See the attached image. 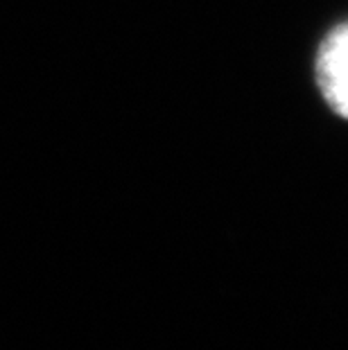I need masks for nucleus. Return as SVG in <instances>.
<instances>
[{"label": "nucleus", "instance_id": "nucleus-1", "mask_svg": "<svg viewBox=\"0 0 348 350\" xmlns=\"http://www.w3.org/2000/svg\"><path fill=\"white\" fill-rule=\"evenodd\" d=\"M314 77L325 104L348 120V23L337 25L321 41L314 59Z\"/></svg>", "mask_w": 348, "mask_h": 350}]
</instances>
